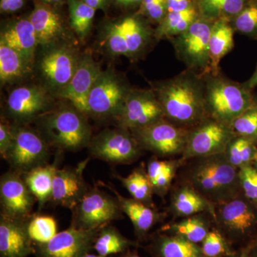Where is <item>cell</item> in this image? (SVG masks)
<instances>
[{
	"label": "cell",
	"mask_w": 257,
	"mask_h": 257,
	"mask_svg": "<svg viewBox=\"0 0 257 257\" xmlns=\"http://www.w3.org/2000/svg\"><path fill=\"white\" fill-rule=\"evenodd\" d=\"M254 257H257V256H254Z\"/></svg>",
	"instance_id": "cell-58"
},
{
	"label": "cell",
	"mask_w": 257,
	"mask_h": 257,
	"mask_svg": "<svg viewBox=\"0 0 257 257\" xmlns=\"http://www.w3.org/2000/svg\"><path fill=\"white\" fill-rule=\"evenodd\" d=\"M126 96L124 87L114 74L102 72L88 96L89 114L117 117Z\"/></svg>",
	"instance_id": "cell-13"
},
{
	"label": "cell",
	"mask_w": 257,
	"mask_h": 257,
	"mask_svg": "<svg viewBox=\"0 0 257 257\" xmlns=\"http://www.w3.org/2000/svg\"><path fill=\"white\" fill-rule=\"evenodd\" d=\"M101 73L100 68L92 57H84L77 64L70 82L61 90L60 96L70 101L77 98L88 97Z\"/></svg>",
	"instance_id": "cell-21"
},
{
	"label": "cell",
	"mask_w": 257,
	"mask_h": 257,
	"mask_svg": "<svg viewBox=\"0 0 257 257\" xmlns=\"http://www.w3.org/2000/svg\"><path fill=\"white\" fill-rule=\"evenodd\" d=\"M43 3H47V4H54V3H57L60 2L61 0H41Z\"/></svg>",
	"instance_id": "cell-53"
},
{
	"label": "cell",
	"mask_w": 257,
	"mask_h": 257,
	"mask_svg": "<svg viewBox=\"0 0 257 257\" xmlns=\"http://www.w3.org/2000/svg\"><path fill=\"white\" fill-rule=\"evenodd\" d=\"M133 132L140 147L164 157L184 152L190 133L163 119Z\"/></svg>",
	"instance_id": "cell-7"
},
{
	"label": "cell",
	"mask_w": 257,
	"mask_h": 257,
	"mask_svg": "<svg viewBox=\"0 0 257 257\" xmlns=\"http://www.w3.org/2000/svg\"><path fill=\"white\" fill-rule=\"evenodd\" d=\"M78 64V63H77ZM74 56L66 48L48 52L41 62L42 74L54 87H65L70 82L77 67Z\"/></svg>",
	"instance_id": "cell-19"
},
{
	"label": "cell",
	"mask_w": 257,
	"mask_h": 257,
	"mask_svg": "<svg viewBox=\"0 0 257 257\" xmlns=\"http://www.w3.org/2000/svg\"><path fill=\"white\" fill-rule=\"evenodd\" d=\"M207 113L212 119L230 125L256 104L254 96L245 85L212 75L204 82Z\"/></svg>",
	"instance_id": "cell-3"
},
{
	"label": "cell",
	"mask_w": 257,
	"mask_h": 257,
	"mask_svg": "<svg viewBox=\"0 0 257 257\" xmlns=\"http://www.w3.org/2000/svg\"><path fill=\"white\" fill-rule=\"evenodd\" d=\"M142 11L152 20L162 22L167 14L166 0H143Z\"/></svg>",
	"instance_id": "cell-43"
},
{
	"label": "cell",
	"mask_w": 257,
	"mask_h": 257,
	"mask_svg": "<svg viewBox=\"0 0 257 257\" xmlns=\"http://www.w3.org/2000/svg\"><path fill=\"white\" fill-rule=\"evenodd\" d=\"M203 18L209 21L235 18L251 0H196Z\"/></svg>",
	"instance_id": "cell-26"
},
{
	"label": "cell",
	"mask_w": 257,
	"mask_h": 257,
	"mask_svg": "<svg viewBox=\"0 0 257 257\" xmlns=\"http://www.w3.org/2000/svg\"><path fill=\"white\" fill-rule=\"evenodd\" d=\"M201 162L194 169L192 176L194 187L203 195L214 199H223L240 184L239 172L228 160L214 156Z\"/></svg>",
	"instance_id": "cell-6"
},
{
	"label": "cell",
	"mask_w": 257,
	"mask_h": 257,
	"mask_svg": "<svg viewBox=\"0 0 257 257\" xmlns=\"http://www.w3.org/2000/svg\"><path fill=\"white\" fill-rule=\"evenodd\" d=\"M24 0H1L0 9L3 13H14L21 9Z\"/></svg>",
	"instance_id": "cell-48"
},
{
	"label": "cell",
	"mask_w": 257,
	"mask_h": 257,
	"mask_svg": "<svg viewBox=\"0 0 257 257\" xmlns=\"http://www.w3.org/2000/svg\"><path fill=\"white\" fill-rule=\"evenodd\" d=\"M89 161V159L83 160L76 167L57 168L50 202L70 210L78 204L90 187L83 175Z\"/></svg>",
	"instance_id": "cell-15"
},
{
	"label": "cell",
	"mask_w": 257,
	"mask_h": 257,
	"mask_svg": "<svg viewBox=\"0 0 257 257\" xmlns=\"http://www.w3.org/2000/svg\"><path fill=\"white\" fill-rule=\"evenodd\" d=\"M118 177L133 199L145 203L147 205L151 202L153 189L147 172L138 169L134 170L127 177Z\"/></svg>",
	"instance_id": "cell-32"
},
{
	"label": "cell",
	"mask_w": 257,
	"mask_h": 257,
	"mask_svg": "<svg viewBox=\"0 0 257 257\" xmlns=\"http://www.w3.org/2000/svg\"><path fill=\"white\" fill-rule=\"evenodd\" d=\"M84 257H106V256H101V255L98 254V253H96V254H94V253H91L90 252L87 253V254L85 255Z\"/></svg>",
	"instance_id": "cell-54"
},
{
	"label": "cell",
	"mask_w": 257,
	"mask_h": 257,
	"mask_svg": "<svg viewBox=\"0 0 257 257\" xmlns=\"http://www.w3.org/2000/svg\"><path fill=\"white\" fill-rule=\"evenodd\" d=\"M88 6L96 10L101 8L105 3L106 0H83Z\"/></svg>",
	"instance_id": "cell-49"
},
{
	"label": "cell",
	"mask_w": 257,
	"mask_h": 257,
	"mask_svg": "<svg viewBox=\"0 0 257 257\" xmlns=\"http://www.w3.org/2000/svg\"><path fill=\"white\" fill-rule=\"evenodd\" d=\"M237 257H251L250 256L249 253H248L247 251H243L241 254L239 255V256Z\"/></svg>",
	"instance_id": "cell-55"
},
{
	"label": "cell",
	"mask_w": 257,
	"mask_h": 257,
	"mask_svg": "<svg viewBox=\"0 0 257 257\" xmlns=\"http://www.w3.org/2000/svg\"><path fill=\"white\" fill-rule=\"evenodd\" d=\"M37 202L23 175L11 170L0 178L1 214L17 219H29Z\"/></svg>",
	"instance_id": "cell-12"
},
{
	"label": "cell",
	"mask_w": 257,
	"mask_h": 257,
	"mask_svg": "<svg viewBox=\"0 0 257 257\" xmlns=\"http://www.w3.org/2000/svg\"><path fill=\"white\" fill-rule=\"evenodd\" d=\"M255 168H256L257 170V159L255 161Z\"/></svg>",
	"instance_id": "cell-56"
},
{
	"label": "cell",
	"mask_w": 257,
	"mask_h": 257,
	"mask_svg": "<svg viewBox=\"0 0 257 257\" xmlns=\"http://www.w3.org/2000/svg\"><path fill=\"white\" fill-rule=\"evenodd\" d=\"M166 230H171L176 236H181L193 243L202 242L208 234L205 224L202 220L196 218H189L178 224L172 225Z\"/></svg>",
	"instance_id": "cell-37"
},
{
	"label": "cell",
	"mask_w": 257,
	"mask_h": 257,
	"mask_svg": "<svg viewBox=\"0 0 257 257\" xmlns=\"http://www.w3.org/2000/svg\"><path fill=\"white\" fill-rule=\"evenodd\" d=\"M174 167L175 165L172 162H167V161H150L147 172L150 182H153L157 177Z\"/></svg>",
	"instance_id": "cell-45"
},
{
	"label": "cell",
	"mask_w": 257,
	"mask_h": 257,
	"mask_svg": "<svg viewBox=\"0 0 257 257\" xmlns=\"http://www.w3.org/2000/svg\"><path fill=\"white\" fill-rule=\"evenodd\" d=\"M71 25L82 39L87 35L92 25L96 10L81 0H69Z\"/></svg>",
	"instance_id": "cell-33"
},
{
	"label": "cell",
	"mask_w": 257,
	"mask_h": 257,
	"mask_svg": "<svg viewBox=\"0 0 257 257\" xmlns=\"http://www.w3.org/2000/svg\"><path fill=\"white\" fill-rule=\"evenodd\" d=\"M106 45L114 55L130 56L127 45L119 23L114 24L109 28L106 36Z\"/></svg>",
	"instance_id": "cell-42"
},
{
	"label": "cell",
	"mask_w": 257,
	"mask_h": 257,
	"mask_svg": "<svg viewBox=\"0 0 257 257\" xmlns=\"http://www.w3.org/2000/svg\"><path fill=\"white\" fill-rule=\"evenodd\" d=\"M197 18V12L194 6L183 11L167 13L157 29L156 36L159 38L179 36Z\"/></svg>",
	"instance_id": "cell-29"
},
{
	"label": "cell",
	"mask_w": 257,
	"mask_h": 257,
	"mask_svg": "<svg viewBox=\"0 0 257 257\" xmlns=\"http://www.w3.org/2000/svg\"><path fill=\"white\" fill-rule=\"evenodd\" d=\"M88 147L91 156L110 165L131 163L140 155L136 139L121 127L104 130L91 140Z\"/></svg>",
	"instance_id": "cell-9"
},
{
	"label": "cell",
	"mask_w": 257,
	"mask_h": 257,
	"mask_svg": "<svg viewBox=\"0 0 257 257\" xmlns=\"http://www.w3.org/2000/svg\"><path fill=\"white\" fill-rule=\"evenodd\" d=\"M175 174V167L167 170L160 177L151 182L153 191L156 192H163L170 186Z\"/></svg>",
	"instance_id": "cell-46"
},
{
	"label": "cell",
	"mask_w": 257,
	"mask_h": 257,
	"mask_svg": "<svg viewBox=\"0 0 257 257\" xmlns=\"http://www.w3.org/2000/svg\"><path fill=\"white\" fill-rule=\"evenodd\" d=\"M39 45L52 43L62 35L63 31L60 15L50 8L37 5L30 18Z\"/></svg>",
	"instance_id": "cell-23"
},
{
	"label": "cell",
	"mask_w": 257,
	"mask_h": 257,
	"mask_svg": "<svg viewBox=\"0 0 257 257\" xmlns=\"http://www.w3.org/2000/svg\"><path fill=\"white\" fill-rule=\"evenodd\" d=\"M133 243L124 237L114 226L110 224L103 226L98 231L93 249L101 256L123 253Z\"/></svg>",
	"instance_id": "cell-27"
},
{
	"label": "cell",
	"mask_w": 257,
	"mask_h": 257,
	"mask_svg": "<svg viewBox=\"0 0 257 257\" xmlns=\"http://www.w3.org/2000/svg\"><path fill=\"white\" fill-rule=\"evenodd\" d=\"M13 143L12 126L2 121L0 124V155L5 160Z\"/></svg>",
	"instance_id": "cell-44"
},
{
	"label": "cell",
	"mask_w": 257,
	"mask_h": 257,
	"mask_svg": "<svg viewBox=\"0 0 257 257\" xmlns=\"http://www.w3.org/2000/svg\"><path fill=\"white\" fill-rule=\"evenodd\" d=\"M246 87L248 88L249 90H252L253 88L256 87L257 86V67L256 71L253 73L252 77H251L247 82L244 84Z\"/></svg>",
	"instance_id": "cell-50"
},
{
	"label": "cell",
	"mask_w": 257,
	"mask_h": 257,
	"mask_svg": "<svg viewBox=\"0 0 257 257\" xmlns=\"http://www.w3.org/2000/svg\"><path fill=\"white\" fill-rule=\"evenodd\" d=\"M30 218L17 219L0 214V257H28L35 253L28 232Z\"/></svg>",
	"instance_id": "cell-16"
},
{
	"label": "cell",
	"mask_w": 257,
	"mask_h": 257,
	"mask_svg": "<svg viewBox=\"0 0 257 257\" xmlns=\"http://www.w3.org/2000/svg\"><path fill=\"white\" fill-rule=\"evenodd\" d=\"M37 120L42 138L60 151H78L89 146L92 140L84 114L75 108L48 111Z\"/></svg>",
	"instance_id": "cell-2"
},
{
	"label": "cell",
	"mask_w": 257,
	"mask_h": 257,
	"mask_svg": "<svg viewBox=\"0 0 257 257\" xmlns=\"http://www.w3.org/2000/svg\"><path fill=\"white\" fill-rule=\"evenodd\" d=\"M156 251L160 257H204L197 243L179 236H162L157 239Z\"/></svg>",
	"instance_id": "cell-28"
},
{
	"label": "cell",
	"mask_w": 257,
	"mask_h": 257,
	"mask_svg": "<svg viewBox=\"0 0 257 257\" xmlns=\"http://www.w3.org/2000/svg\"><path fill=\"white\" fill-rule=\"evenodd\" d=\"M173 207L179 215L189 216L207 209V201L196 191L185 187L181 189L173 201Z\"/></svg>",
	"instance_id": "cell-34"
},
{
	"label": "cell",
	"mask_w": 257,
	"mask_h": 257,
	"mask_svg": "<svg viewBox=\"0 0 257 257\" xmlns=\"http://www.w3.org/2000/svg\"><path fill=\"white\" fill-rule=\"evenodd\" d=\"M167 13L183 11L191 6L190 0H166Z\"/></svg>",
	"instance_id": "cell-47"
},
{
	"label": "cell",
	"mask_w": 257,
	"mask_h": 257,
	"mask_svg": "<svg viewBox=\"0 0 257 257\" xmlns=\"http://www.w3.org/2000/svg\"><path fill=\"white\" fill-rule=\"evenodd\" d=\"M240 186L248 200L257 207V170L251 165L244 166L239 170Z\"/></svg>",
	"instance_id": "cell-40"
},
{
	"label": "cell",
	"mask_w": 257,
	"mask_h": 257,
	"mask_svg": "<svg viewBox=\"0 0 257 257\" xmlns=\"http://www.w3.org/2000/svg\"><path fill=\"white\" fill-rule=\"evenodd\" d=\"M236 136L230 125L212 119L199 124L189 133L185 158L209 157L221 155Z\"/></svg>",
	"instance_id": "cell-10"
},
{
	"label": "cell",
	"mask_w": 257,
	"mask_h": 257,
	"mask_svg": "<svg viewBox=\"0 0 257 257\" xmlns=\"http://www.w3.org/2000/svg\"><path fill=\"white\" fill-rule=\"evenodd\" d=\"M256 143L242 137L235 136L226 148V160L236 168L250 165L257 159Z\"/></svg>",
	"instance_id": "cell-31"
},
{
	"label": "cell",
	"mask_w": 257,
	"mask_h": 257,
	"mask_svg": "<svg viewBox=\"0 0 257 257\" xmlns=\"http://www.w3.org/2000/svg\"><path fill=\"white\" fill-rule=\"evenodd\" d=\"M120 257H142L140 256H139L138 253L136 252H128L126 253H125V254L122 255V256H121Z\"/></svg>",
	"instance_id": "cell-52"
},
{
	"label": "cell",
	"mask_w": 257,
	"mask_h": 257,
	"mask_svg": "<svg viewBox=\"0 0 257 257\" xmlns=\"http://www.w3.org/2000/svg\"><path fill=\"white\" fill-rule=\"evenodd\" d=\"M236 136L248 139L257 143V105L243 112L231 124Z\"/></svg>",
	"instance_id": "cell-38"
},
{
	"label": "cell",
	"mask_w": 257,
	"mask_h": 257,
	"mask_svg": "<svg viewBox=\"0 0 257 257\" xmlns=\"http://www.w3.org/2000/svg\"><path fill=\"white\" fill-rule=\"evenodd\" d=\"M28 62L17 51L0 41V79L10 82L26 73Z\"/></svg>",
	"instance_id": "cell-30"
},
{
	"label": "cell",
	"mask_w": 257,
	"mask_h": 257,
	"mask_svg": "<svg viewBox=\"0 0 257 257\" xmlns=\"http://www.w3.org/2000/svg\"><path fill=\"white\" fill-rule=\"evenodd\" d=\"M28 232L34 244L48 242L57 234V221L50 216L32 215L29 221Z\"/></svg>",
	"instance_id": "cell-35"
},
{
	"label": "cell",
	"mask_w": 257,
	"mask_h": 257,
	"mask_svg": "<svg viewBox=\"0 0 257 257\" xmlns=\"http://www.w3.org/2000/svg\"><path fill=\"white\" fill-rule=\"evenodd\" d=\"M235 30L243 35L257 38V0L249 3L234 19Z\"/></svg>",
	"instance_id": "cell-39"
},
{
	"label": "cell",
	"mask_w": 257,
	"mask_h": 257,
	"mask_svg": "<svg viewBox=\"0 0 257 257\" xmlns=\"http://www.w3.org/2000/svg\"><path fill=\"white\" fill-rule=\"evenodd\" d=\"M72 224L84 229H100L122 217L117 199L98 187H89L72 209Z\"/></svg>",
	"instance_id": "cell-4"
},
{
	"label": "cell",
	"mask_w": 257,
	"mask_h": 257,
	"mask_svg": "<svg viewBox=\"0 0 257 257\" xmlns=\"http://www.w3.org/2000/svg\"><path fill=\"white\" fill-rule=\"evenodd\" d=\"M201 248L205 257H218L226 252V241L217 231L208 232Z\"/></svg>",
	"instance_id": "cell-41"
},
{
	"label": "cell",
	"mask_w": 257,
	"mask_h": 257,
	"mask_svg": "<svg viewBox=\"0 0 257 257\" xmlns=\"http://www.w3.org/2000/svg\"><path fill=\"white\" fill-rule=\"evenodd\" d=\"M234 29L226 20L214 22L209 39V58L212 75H217L221 59L234 47Z\"/></svg>",
	"instance_id": "cell-24"
},
{
	"label": "cell",
	"mask_w": 257,
	"mask_h": 257,
	"mask_svg": "<svg viewBox=\"0 0 257 257\" xmlns=\"http://www.w3.org/2000/svg\"><path fill=\"white\" fill-rule=\"evenodd\" d=\"M108 188L113 191L119 202L123 213L130 218L133 223L137 236L140 239L149 232L158 219V214L145 203L135 199H130L120 195L119 192L109 186Z\"/></svg>",
	"instance_id": "cell-22"
},
{
	"label": "cell",
	"mask_w": 257,
	"mask_h": 257,
	"mask_svg": "<svg viewBox=\"0 0 257 257\" xmlns=\"http://www.w3.org/2000/svg\"><path fill=\"white\" fill-rule=\"evenodd\" d=\"M163 117V110L156 95L150 92H138L126 96L117 120L119 127L133 131Z\"/></svg>",
	"instance_id": "cell-14"
},
{
	"label": "cell",
	"mask_w": 257,
	"mask_h": 257,
	"mask_svg": "<svg viewBox=\"0 0 257 257\" xmlns=\"http://www.w3.org/2000/svg\"><path fill=\"white\" fill-rule=\"evenodd\" d=\"M255 103H256V104L257 105V99H255Z\"/></svg>",
	"instance_id": "cell-57"
},
{
	"label": "cell",
	"mask_w": 257,
	"mask_h": 257,
	"mask_svg": "<svg viewBox=\"0 0 257 257\" xmlns=\"http://www.w3.org/2000/svg\"><path fill=\"white\" fill-rule=\"evenodd\" d=\"M213 23L197 18L185 32L175 39L177 55L192 70H210L209 39Z\"/></svg>",
	"instance_id": "cell-8"
},
{
	"label": "cell",
	"mask_w": 257,
	"mask_h": 257,
	"mask_svg": "<svg viewBox=\"0 0 257 257\" xmlns=\"http://www.w3.org/2000/svg\"><path fill=\"white\" fill-rule=\"evenodd\" d=\"M12 130L13 143L5 159L12 170L23 175L49 164V145L41 135L22 124L12 126Z\"/></svg>",
	"instance_id": "cell-5"
},
{
	"label": "cell",
	"mask_w": 257,
	"mask_h": 257,
	"mask_svg": "<svg viewBox=\"0 0 257 257\" xmlns=\"http://www.w3.org/2000/svg\"><path fill=\"white\" fill-rule=\"evenodd\" d=\"M155 95L164 116L178 126L197 124L207 114L204 83L192 72L179 74L160 84Z\"/></svg>",
	"instance_id": "cell-1"
},
{
	"label": "cell",
	"mask_w": 257,
	"mask_h": 257,
	"mask_svg": "<svg viewBox=\"0 0 257 257\" xmlns=\"http://www.w3.org/2000/svg\"><path fill=\"white\" fill-rule=\"evenodd\" d=\"M221 222L231 234L243 236L251 232L257 224L255 209L247 201L232 199L221 207Z\"/></svg>",
	"instance_id": "cell-18"
},
{
	"label": "cell",
	"mask_w": 257,
	"mask_h": 257,
	"mask_svg": "<svg viewBox=\"0 0 257 257\" xmlns=\"http://www.w3.org/2000/svg\"><path fill=\"white\" fill-rule=\"evenodd\" d=\"M100 229H80L71 224L48 242L34 244L35 254L37 257H84L93 249Z\"/></svg>",
	"instance_id": "cell-11"
},
{
	"label": "cell",
	"mask_w": 257,
	"mask_h": 257,
	"mask_svg": "<svg viewBox=\"0 0 257 257\" xmlns=\"http://www.w3.org/2000/svg\"><path fill=\"white\" fill-rule=\"evenodd\" d=\"M57 168L55 163L47 164L36 167L23 175L29 189L36 198L40 209L50 201L54 177Z\"/></svg>",
	"instance_id": "cell-25"
},
{
	"label": "cell",
	"mask_w": 257,
	"mask_h": 257,
	"mask_svg": "<svg viewBox=\"0 0 257 257\" xmlns=\"http://www.w3.org/2000/svg\"><path fill=\"white\" fill-rule=\"evenodd\" d=\"M119 25L127 45L128 55L138 53L147 40V32L143 25L135 18H125Z\"/></svg>",
	"instance_id": "cell-36"
},
{
	"label": "cell",
	"mask_w": 257,
	"mask_h": 257,
	"mask_svg": "<svg viewBox=\"0 0 257 257\" xmlns=\"http://www.w3.org/2000/svg\"><path fill=\"white\" fill-rule=\"evenodd\" d=\"M1 42L17 51L30 63L38 45L35 29L30 20H20L10 24L2 32Z\"/></svg>",
	"instance_id": "cell-20"
},
{
	"label": "cell",
	"mask_w": 257,
	"mask_h": 257,
	"mask_svg": "<svg viewBox=\"0 0 257 257\" xmlns=\"http://www.w3.org/2000/svg\"><path fill=\"white\" fill-rule=\"evenodd\" d=\"M47 103L46 94L40 88L22 87L11 92L7 104L10 116L23 124L47 112Z\"/></svg>",
	"instance_id": "cell-17"
},
{
	"label": "cell",
	"mask_w": 257,
	"mask_h": 257,
	"mask_svg": "<svg viewBox=\"0 0 257 257\" xmlns=\"http://www.w3.org/2000/svg\"><path fill=\"white\" fill-rule=\"evenodd\" d=\"M116 3L123 6H130L143 3V0H115Z\"/></svg>",
	"instance_id": "cell-51"
}]
</instances>
